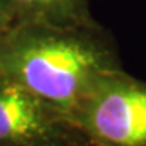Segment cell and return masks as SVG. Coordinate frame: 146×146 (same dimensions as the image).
Listing matches in <instances>:
<instances>
[{
  "label": "cell",
  "mask_w": 146,
  "mask_h": 146,
  "mask_svg": "<svg viewBox=\"0 0 146 146\" xmlns=\"http://www.w3.org/2000/svg\"><path fill=\"white\" fill-rule=\"evenodd\" d=\"M118 69V43L100 23L14 24L0 39V73L69 115L98 79Z\"/></svg>",
  "instance_id": "1"
},
{
  "label": "cell",
  "mask_w": 146,
  "mask_h": 146,
  "mask_svg": "<svg viewBox=\"0 0 146 146\" xmlns=\"http://www.w3.org/2000/svg\"><path fill=\"white\" fill-rule=\"evenodd\" d=\"M70 116L94 146H146V81L124 67L110 72Z\"/></svg>",
  "instance_id": "2"
},
{
  "label": "cell",
  "mask_w": 146,
  "mask_h": 146,
  "mask_svg": "<svg viewBox=\"0 0 146 146\" xmlns=\"http://www.w3.org/2000/svg\"><path fill=\"white\" fill-rule=\"evenodd\" d=\"M0 145L94 146L58 106L0 73Z\"/></svg>",
  "instance_id": "3"
},
{
  "label": "cell",
  "mask_w": 146,
  "mask_h": 146,
  "mask_svg": "<svg viewBox=\"0 0 146 146\" xmlns=\"http://www.w3.org/2000/svg\"><path fill=\"white\" fill-rule=\"evenodd\" d=\"M14 24H46L57 27L94 25L90 0H8Z\"/></svg>",
  "instance_id": "4"
},
{
  "label": "cell",
  "mask_w": 146,
  "mask_h": 146,
  "mask_svg": "<svg viewBox=\"0 0 146 146\" xmlns=\"http://www.w3.org/2000/svg\"><path fill=\"white\" fill-rule=\"evenodd\" d=\"M14 25V14L8 0H0V39Z\"/></svg>",
  "instance_id": "5"
},
{
  "label": "cell",
  "mask_w": 146,
  "mask_h": 146,
  "mask_svg": "<svg viewBox=\"0 0 146 146\" xmlns=\"http://www.w3.org/2000/svg\"><path fill=\"white\" fill-rule=\"evenodd\" d=\"M0 146H5V145H0Z\"/></svg>",
  "instance_id": "6"
}]
</instances>
